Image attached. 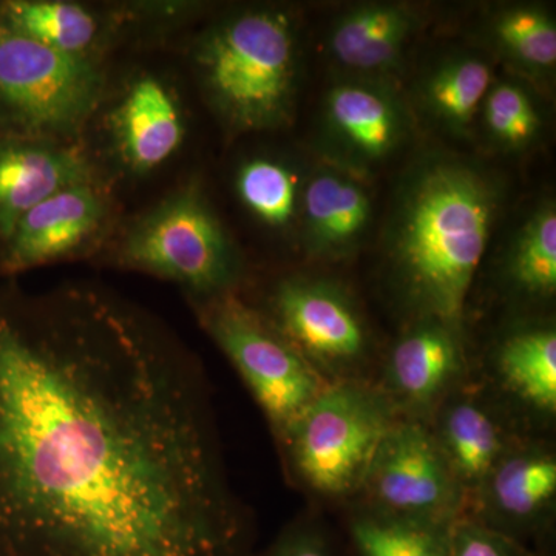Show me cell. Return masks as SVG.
<instances>
[{"mask_svg":"<svg viewBox=\"0 0 556 556\" xmlns=\"http://www.w3.org/2000/svg\"><path fill=\"white\" fill-rule=\"evenodd\" d=\"M299 33L277 7H249L201 35L193 51L208 104L236 134L278 129L292 118L299 91Z\"/></svg>","mask_w":556,"mask_h":556,"instance_id":"3","label":"cell"},{"mask_svg":"<svg viewBox=\"0 0 556 556\" xmlns=\"http://www.w3.org/2000/svg\"><path fill=\"white\" fill-rule=\"evenodd\" d=\"M450 556H543L514 538L463 515L453 522Z\"/></svg>","mask_w":556,"mask_h":556,"instance_id":"27","label":"cell"},{"mask_svg":"<svg viewBox=\"0 0 556 556\" xmlns=\"http://www.w3.org/2000/svg\"><path fill=\"white\" fill-rule=\"evenodd\" d=\"M466 332L434 318L409 321L383 361L380 390L401 417L427 420L466 376Z\"/></svg>","mask_w":556,"mask_h":556,"instance_id":"12","label":"cell"},{"mask_svg":"<svg viewBox=\"0 0 556 556\" xmlns=\"http://www.w3.org/2000/svg\"><path fill=\"white\" fill-rule=\"evenodd\" d=\"M371 222V197L356 175L327 164L306 177L299 225L309 257H350L365 240Z\"/></svg>","mask_w":556,"mask_h":556,"instance_id":"16","label":"cell"},{"mask_svg":"<svg viewBox=\"0 0 556 556\" xmlns=\"http://www.w3.org/2000/svg\"><path fill=\"white\" fill-rule=\"evenodd\" d=\"M110 201L98 179L70 186L28 211L3 241L0 276L83 254L108 225Z\"/></svg>","mask_w":556,"mask_h":556,"instance_id":"13","label":"cell"},{"mask_svg":"<svg viewBox=\"0 0 556 556\" xmlns=\"http://www.w3.org/2000/svg\"><path fill=\"white\" fill-rule=\"evenodd\" d=\"M408 131L407 108L380 79L348 76L325 94L318 142L339 169L368 174L401 149Z\"/></svg>","mask_w":556,"mask_h":556,"instance_id":"10","label":"cell"},{"mask_svg":"<svg viewBox=\"0 0 556 556\" xmlns=\"http://www.w3.org/2000/svg\"><path fill=\"white\" fill-rule=\"evenodd\" d=\"M260 309L329 382L364 379L371 334L356 300L338 281L303 274L280 278Z\"/></svg>","mask_w":556,"mask_h":556,"instance_id":"8","label":"cell"},{"mask_svg":"<svg viewBox=\"0 0 556 556\" xmlns=\"http://www.w3.org/2000/svg\"><path fill=\"white\" fill-rule=\"evenodd\" d=\"M427 424L463 492L466 508L493 468L521 439L501 408L464 383L438 405Z\"/></svg>","mask_w":556,"mask_h":556,"instance_id":"14","label":"cell"},{"mask_svg":"<svg viewBox=\"0 0 556 556\" xmlns=\"http://www.w3.org/2000/svg\"><path fill=\"white\" fill-rule=\"evenodd\" d=\"M503 206L500 181L477 161L430 152L405 172L383 233L388 285L409 321L466 332L467 298Z\"/></svg>","mask_w":556,"mask_h":556,"instance_id":"2","label":"cell"},{"mask_svg":"<svg viewBox=\"0 0 556 556\" xmlns=\"http://www.w3.org/2000/svg\"><path fill=\"white\" fill-rule=\"evenodd\" d=\"M118 262L178 283L189 300L239 292L247 273L239 247L195 185L141 215L119 244Z\"/></svg>","mask_w":556,"mask_h":556,"instance_id":"5","label":"cell"},{"mask_svg":"<svg viewBox=\"0 0 556 556\" xmlns=\"http://www.w3.org/2000/svg\"><path fill=\"white\" fill-rule=\"evenodd\" d=\"M486 139L504 152H521L535 144L543 130V115L535 97L517 80H496L481 112Z\"/></svg>","mask_w":556,"mask_h":556,"instance_id":"26","label":"cell"},{"mask_svg":"<svg viewBox=\"0 0 556 556\" xmlns=\"http://www.w3.org/2000/svg\"><path fill=\"white\" fill-rule=\"evenodd\" d=\"M452 525L351 507L346 533L354 556H450Z\"/></svg>","mask_w":556,"mask_h":556,"instance_id":"22","label":"cell"},{"mask_svg":"<svg viewBox=\"0 0 556 556\" xmlns=\"http://www.w3.org/2000/svg\"><path fill=\"white\" fill-rule=\"evenodd\" d=\"M203 368L101 289H0V556H251Z\"/></svg>","mask_w":556,"mask_h":556,"instance_id":"1","label":"cell"},{"mask_svg":"<svg viewBox=\"0 0 556 556\" xmlns=\"http://www.w3.org/2000/svg\"><path fill=\"white\" fill-rule=\"evenodd\" d=\"M94 169L75 146L51 139L0 137V239L60 190L91 181Z\"/></svg>","mask_w":556,"mask_h":556,"instance_id":"15","label":"cell"},{"mask_svg":"<svg viewBox=\"0 0 556 556\" xmlns=\"http://www.w3.org/2000/svg\"><path fill=\"white\" fill-rule=\"evenodd\" d=\"M0 22L10 30L72 56L93 58L101 43L100 17L80 3L65 0L0 2Z\"/></svg>","mask_w":556,"mask_h":556,"instance_id":"21","label":"cell"},{"mask_svg":"<svg viewBox=\"0 0 556 556\" xmlns=\"http://www.w3.org/2000/svg\"><path fill=\"white\" fill-rule=\"evenodd\" d=\"M416 25L415 11L402 3H362L332 24L329 54L350 76L379 79L396 67Z\"/></svg>","mask_w":556,"mask_h":556,"instance_id":"18","label":"cell"},{"mask_svg":"<svg viewBox=\"0 0 556 556\" xmlns=\"http://www.w3.org/2000/svg\"><path fill=\"white\" fill-rule=\"evenodd\" d=\"M492 64L477 53L450 54L420 80L417 101L439 129L464 137L473 127L490 87Z\"/></svg>","mask_w":556,"mask_h":556,"instance_id":"20","label":"cell"},{"mask_svg":"<svg viewBox=\"0 0 556 556\" xmlns=\"http://www.w3.org/2000/svg\"><path fill=\"white\" fill-rule=\"evenodd\" d=\"M507 291L522 302H548L556 294V207L544 201L522 223L503 265Z\"/></svg>","mask_w":556,"mask_h":556,"instance_id":"23","label":"cell"},{"mask_svg":"<svg viewBox=\"0 0 556 556\" xmlns=\"http://www.w3.org/2000/svg\"><path fill=\"white\" fill-rule=\"evenodd\" d=\"M362 504L397 517L452 525L466 500L427 420L399 417L372 459Z\"/></svg>","mask_w":556,"mask_h":556,"instance_id":"9","label":"cell"},{"mask_svg":"<svg viewBox=\"0 0 556 556\" xmlns=\"http://www.w3.org/2000/svg\"><path fill=\"white\" fill-rule=\"evenodd\" d=\"M104 76L91 58L61 53L0 22V137H76L100 105Z\"/></svg>","mask_w":556,"mask_h":556,"instance_id":"6","label":"cell"},{"mask_svg":"<svg viewBox=\"0 0 556 556\" xmlns=\"http://www.w3.org/2000/svg\"><path fill=\"white\" fill-rule=\"evenodd\" d=\"M399 417L378 383L336 380L276 439L294 481L318 497L346 501L361 493Z\"/></svg>","mask_w":556,"mask_h":556,"instance_id":"4","label":"cell"},{"mask_svg":"<svg viewBox=\"0 0 556 556\" xmlns=\"http://www.w3.org/2000/svg\"><path fill=\"white\" fill-rule=\"evenodd\" d=\"M497 383L519 407L535 416L556 413V329L525 325L501 340L493 357Z\"/></svg>","mask_w":556,"mask_h":556,"instance_id":"19","label":"cell"},{"mask_svg":"<svg viewBox=\"0 0 556 556\" xmlns=\"http://www.w3.org/2000/svg\"><path fill=\"white\" fill-rule=\"evenodd\" d=\"M251 556H339V552L328 530L305 518L285 527L265 551Z\"/></svg>","mask_w":556,"mask_h":556,"instance_id":"28","label":"cell"},{"mask_svg":"<svg viewBox=\"0 0 556 556\" xmlns=\"http://www.w3.org/2000/svg\"><path fill=\"white\" fill-rule=\"evenodd\" d=\"M303 177L294 164L274 156H252L236 175L237 195L244 207L270 229L287 230L299 223Z\"/></svg>","mask_w":556,"mask_h":556,"instance_id":"24","label":"cell"},{"mask_svg":"<svg viewBox=\"0 0 556 556\" xmlns=\"http://www.w3.org/2000/svg\"><path fill=\"white\" fill-rule=\"evenodd\" d=\"M190 305L239 372L274 437H280L328 386L329 380L240 292L190 300Z\"/></svg>","mask_w":556,"mask_h":556,"instance_id":"7","label":"cell"},{"mask_svg":"<svg viewBox=\"0 0 556 556\" xmlns=\"http://www.w3.org/2000/svg\"><path fill=\"white\" fill-rule=\"evenodd\" d=\"M490 39L501 56L530 78L555 72L556 24L543 7H504L490 21Z\"/></svg>","mask_w":556,"mask_h":556,"instance_id":"25","label":"cell"},{"mask_svg":"<svg viewBox=\"0 0 556 556\" xmlns=\"http://www.w3.org/2000/svg\"><path fill=\"white\" fill-rule=\"evenodd\" d=\"M110 127L119 159L137 174L163 166L181 148L186 135L178 98L153 75L131 80L110 116Z\"/></svg>","mask_w":556,"mask_h":556,"instance_id":"17","label":"cell"},{"mask_svg":"<svg viewBox=\"0 0 556 556\" xmlns=\"http://www.w3.org/2000/svg\"><path fill=\"white\" fill-rule=\"evenodd\" d=\"M556 503V456L547 444L519 439L479 486L467 517L526 544L551 532Z\"/></svg>","mask_w":556,"mask_h":556,"instance_id":"11","label":"cell"}]
</instances>
